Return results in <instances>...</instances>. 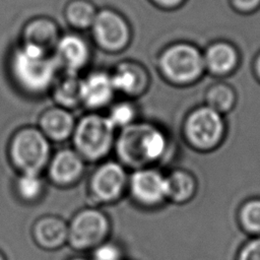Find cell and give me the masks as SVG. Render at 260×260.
<instances>
[{
    "instance_id": "cell-25",
    "label": "cell",
    "mask_w": 260,
    "mask_h": 260,
    "mask_svg": "<svg viewBox=\"0 0 260 260\" xmlns=\"http://www.w3.org/2000/svg\"><path fill=\"white\" fill-rule=\"evenodd\" d=\"M244 226L251 232H260V201L247 203L241 211Z\"/></svg>"
},
{
    "instance_id": "cell-14",
    "label": "cell",
    "mask_w": 260,
    "mask_h": 260,
    "mask_svg": "<svg viewBox=\"0 0 260 260\" xmlns=\"http://www.w3.org/2000/svg\"><path fill=\"white\" fill-rule=\"evenodd\" d=\"M61 35L59 26L54 19L48 16H36L24 24L20 43L53 54Z\"/></svg>"
},
{
    "instance_id": "cell-15",
    "label": "cell",
    "mask_w": 260,
    "mask_h": 260,
    "mask_svg": "<svg viewBox=\"0 0 260 260\" xmlns=\"http://www.w3.org/2000/svg\"><path fill=\"white\" fill-rule=\"evenodd\" d=\"M75 124L76 120L70 110L55 105L41 113L38 128L50 141L61 142L71 138Z\"/></svg>"
},
{
    "instance_id": "cell-10",
    "label": "cell",
    "mask_w": 260,
    "mask_h": 260,
    "mask_svg": "<svg viewBox=\"0 0 260 260\" xmlns=\"http://www.w3.org/2000/svg\"><path fill=\"white\" fill-rule=\"evenodd\" d=\"M115 93L109 72L94 70L80 78L81 105L92 112L110 107Z\"/></svg>"
},
{
    "instance_id": "cell-27",
    "label": "cell",
    "mask_w": 260,
    "mask_h": 260,
    "mask_svg": "<svg viewBox=\"0 0 260 260\" xmlns=\"http://www.w3.org/2000/svg\"><path fill=\"white\" fill-rule=\"evenodd\" d=\"M239 260H260V238L251 241L243 248Z\"/></svg>"
},
{
    "instance_id": "cell-1",
    "label": "cell",
    "mask_w": 260,
    "mask_h": 260,
    "mask_svg": "<svg viewBox=\"0 0 260 260\" xmlns=\"http://www.w3.org/2000/svg\"><path fill=\"white\" fill-rule=\"evenodd\" d=\"M9 71L22 92L41 95L52 88L60 69L52 53L20 43L9 57Z\"/></svg>"
},
{
    "instance_id": "cell-12",
    "label": "cell",
    "mask_w": 260,
    "mask_h": 260,
    "mask_svg": "<svg viewBox=\"0 0 260 260\" xmlns=\"http://www.w3.org/2000/svg\"><path fill=\"white\" fill-rule=\"evenodd\" d=\"M130 189L139 202L146 205L159 203L168 196L167 178L153 169H139L132 175Z\"/></svg>"
},
{
    "instance_id": "cell-4",
    "label": "cell",
    "mask_w": 260,
    "mask_h": 260,
    "mask_svg": "<svg viewBox=\"0 0 260 260\" xmlns=\"http://www.w3.org/2000/svg\"><path fill=\"white\" fill-rule=\"evenodd\" d=\"M203 55L193 45L177 42L166 47L157 57V70L173 85H187L197 80L204 70Z\"/></svg>"
},
{
    "instance_id": "cell-28",
    "label": "cell",
    "mask_w": 260,
    "mask_h": 260,
    "mask_svg": "<svg viewBox=\"0 0 260 260\" xmlns=\"http://www.w3.org/2000/svg\"><path fill=\"white\" fill-rule=\"evenodd\" d=\"M149 1L160 9L173 10L181 6L185 0H149Z\"/></svg>"
},
{
    "instance_id": "cell-13",
    "label": "cell",
    "mask_w": 260,
    "mask_h": 260,
    "mask_svg": "<svg viewBox=\"0 0 260 260\" xmlns=\"http://www.w3.org/2000/svg\"><path fill=\"white\" fill-rule=\"evenodd\" d=\"M126 184V173L121 164L106 161L93 173L90 187L93 194L105 201L117 198Z\"/></svg>"
},
{
    "instance_id": "cell-16",
    "label": "cell",
    "mask_w": 260,
    "mask_h": 260,
    "mask_svg": "<svg viewBox=\"0 0 260 260\" xmlns=\"http://www.w3.org/2000/svg\"><path fill=\"white\" fill-rule=\"evenodd\" d=\"M84 170V159L73 148L58 150L49 160L50 178L58 184H70L76 181Z\"/></svg>"
},
{
    "instance_id": "cell-26",
    "label": "cell",
    "mask_w": 260,
    "mask_h": 260,
    "mask_svg": "<svg viewBox=\"0 0 260 260\" xmlns=\"http://www.w3.org/2000/svg\"><path fill=\"white\" fill-rule=\"evenodd\" d=\"M94 260H120V251L112 244L100 245L93 254Z\"/></svg>"
},
{
    "instance_id": "cell-8",
    "label": "cell",
    "mask_w": 260,
    "mask_h": 260,
    "mask_svg": "<svg viewBox=\"0 0 260 260\" xmlns=\"http://www.w3.org/2000/svg\"><path fill=\"white\" fill-rule=\"evenodd\" d=\"M108 232L106 216L98 210L87 209L73 218L68 229V238L74 248L85 249L100 244Z\"/></svg>"
},
{
    "instance_id": "cell-2",
    "label": "cell",
    "mask_w": 260,
    "mask_h": 260,
    "mask_svg": "<svg viewBox=\"0 0 260 260\" xmlns=\"http://www.w3.org/2000/svg\"><path fill=\"white\" fill-rule=\"evenodd\" d=\"M115 147L125 165L139 168L161 159L167 154L169 138L157 126L136 121L117 132Z\"/></svg>"
},
{
    "instance_id": "cell-5",
    "label": "cell",
    "mask_w": 260,
    "mask_h": 260,
    "mask_svg": "<svg viewBox=\"0 0 260 260\" xmlns=\"http://www.w3.org/2000/svg\"><path fill=\"white\" fill-rule=\"evenodd\" d=\"M8 153L12 165L21 173L39 174L51 158L50 140L38 126H24L10 138Z\"/></svg>"
},
{
    "instance_id": "cell-23",
    "label": "cell",
    "mask_w": 260,
    "mask_h": 260,
    "mask_svg": "<svg viewBox=\"0 0 260 260\" xmlns=\"http://www.w3.org/2000/svg\"><path fill=\"white\" fill-rule=\"evenodd\" d=\"M207 107L220 113L229 110L234 102V94L232 90L223 85H216L211 87L206 94Z\"/></svg>"
},
{
    "instance_id": "cell-32",
    "label": "cell",
    "mask_w": 260,
    "mask_h": 260,
    "mask_svg": "<svg viewBox=\"0 0 260 260\" xmlns=\"http://www.w3.org/2000/svg\"><path fill=\"white\" fill-rule=\"evenodd\" d=\"M73 260H84V259H73Z\"/></svg>"
},
{
    "instance_id": "cell-24",
    "label": "cell",
    "mask_w": 260,
    "mask_h": 260,
    "mask_svg": "<svg viewBox=\"0 0 260 260\" xmlns=\"http://www.w3.org/2000/svg\"><path fill=\"white\" fill-rule=\"evenodd\" d=\"M43 185L39 177V174L35 173H21L16 182V189L18 194L25 200H31L37 198Z\"/></svg>"
},
{
    "instance_id": "cell-22",
    "label": "cell",
    "mask_w": 260,
    "mask_h": 260,
    "mask_svg": "<svg viewBox=\"0 0 260 260\" xmlns=\"http://www.w3.org/2000/svg\"><path fill=\"white\" fill-rule=\"evenodd\" d=\"M114 128L118 131L132 125L136 122V108L130 101H120L111 104L106 115Z\"/></svg>"
},
{
    "instance_id": "cell-19",
    "label": "cell",
    "mask_w": 260,
    "mask_h": 260,
    "mask_svg": "<svg viewBox=\"0 0 260 260\" xmlns=\"http://www.w3.org/2000/svg\"><path fill=\"white\" fill-rule=\"evenodd\" d=\"M98 9L90 0H69L64 7L66 22L76 30L90 29Z\"/></svg>"
},
{
    "instance_id": "cell-31",
    "label": "cell",
    "mask_w": 260,
    "mask_h": 260,
    "mask_svg": "<svg viewBox=\"0 0 260 260\" xmlns=\"http://www.w3.org/2000/svg\"><path fill=\"white\" fill-rule=\"evenodd\" d=\"M0 260H5V258H4V256H3V254L0 252Z\"/></svg>"
},
{
    "instance_id": "cell-29",
    "label": "cell",
    "mask_w": 260,
    "mask_h": 260,
    "mask_svg": "<svg viewBox=\"0 0 260 260\" xmlns=\"http://www.w3.org/2000/svg\"><path fill=\"white\" fill-rule=\"evenodd\" d=\"M233 1L238 8L248 10V9L254 8L259 3L260 0H233Z\"/></svg>"
},
{
    "instance_id": "cell-6",
    "label": "cell",
    "mask_w": 260,
    "mask_h": 260,
    "mask_svg": "<svg viewBox=\"0 0 260 260\" xmlns=\"http://www.w3.org/2000/svg\"><path fill=\"white\" fill-rule=\"evenodd\" d=\"M95 45L108 53L124 51L131 42V26L126 17L113 8L98 11L90 27Z\"/></svg>"
},
{
    "instance_id": "cell-30",
    "label": "cell",
    "mask_w": 260,
    "mask_h": 260,
    "mask_svg": "<svg viewBox=\"0 0 260 260\" xmlns=\"http://www.w3.org/2000/svg\"><path fill=\"white\" fill-rule=\"evenodd\" d=\"M257 70H258V72L260 74V58L258 59V62H257Z\"/></svg>"
},
{
    "instance_id": "cell-17",
    "label": "cell",
    "mask_w": 260,
    "mask_h": 260,
    "mask_svg": "<svg viewBox=\"0 0 260 260\" xmlns=\"http://www.w3.org/2000/svg\"><path fill=\"white\" fill-rule=\"evenodd\" d=\"M52 96L55 104L65 109H73L81 105L80 78L77 75L63 73L53 84Z\"/></svg>"
},
{
    "instance_id": "cell-18",
    "label": "cell",
    "mask_w": 260,
    "mask_h": 260,
    "mask_svg": "<svg viewBox=\"0 0 260 260\" xmlns=\"http://www.w3.org/2000/svg\"><path fill=\"white\" fill-rule=\"evenodd\" d=\"M34 235L39 245L45 248H56L68 238V229L59 218L45 217L36 223Z\"/></svg>"
},
{
    "instance_id": "cell-21",
    "label": "cell",
    "mask_w": 260,
    "mask_h": 260,
    "mask_svg": "<svg viewBox=\"0 0 260 260\" xmlns=\"http://www.w3.org/2000/svg\"><path fill=\"white\" fill-rule=\"evenodd\" d=\"M167 178L168 196L173 200L182 202L189 199L195 190V183L192 176L182 170L172 172Z\"/></svg>"
},
{
    "instance_id": "cell-9",
    "label": "cell",
    "mask_w": 260,
    "mask_h": 260,
    "mask_svg": "<svg viewBox=\"0 0 260 260\" xmlns=\"http://www.w3.org/2000/svg\"><path fill=\"white\" fill-rule=\"evenodd\" d=\"M53 56L65 74L77 75L89 62L91 52L86 40L76 32L62 34Z\"/></svg>"
},
{
    "instance_id": "cell-11",
    "label": "cell",
    "mask_w": 260,
    "mask_h": 260,
    "mask_svg": "<svg viewBox=\"0 0 260 260\" xmlns=\"http://www.w3.org/2000/svg\"><path fill=\"white\" fill-rule=\"evenodd\" d=\"M110 74L115 91L128 98H137L143 94L150 82L146 68L136 61L120 62Z\"/></svg>"
},
{
    "instance_id": "cell-20",
    "label": "cell",
    "mask_w": 260,
    "mask_h": 260,
    "mask_svg": "<svg viewBox=\"0 0 260 260\" xmlns=\"http://www.w3.org/2000/svg\"><path fill=\"white\" fill-rule=\"evenodd\" d=\"M204 67L215 74H224L232 70L236 63V53L233 48L223 43L210 46L203 55Z\"/></svg>"
},
{
    "instance_id": "cell-7",
    "label": "cell",
    "mask_w": 260,
    "mask_h": 260,
    "mask_svg": "<svg viewBox=\"0 0 260 260\" xmlns=\"http://www.w3.org/2000/svg\"><path fill=\"white\" fill-rule=\"evenodd\" d=\"M223 132V122L218 112L205 106L193 110L185 119L183 133L188 143L198 149L213 147Z\"/></svg>"
},
{
    "instance_id": "cell-3",
    "label": "cell",
    "mask_w": 260,
    "mask_h": 260,
    "mask_svg": "<svg viewBox=\"0 0 260 260\" xmlns=\"http://www.w3.org/2000/svg\"><path fill=\"white\" fill-rule=\"evenodd\" d=\"M117 132L106 115L90 112L76 120L71 136L73 149L84 160H100L115 146Z\"/></svg>"
}]
</instances>
